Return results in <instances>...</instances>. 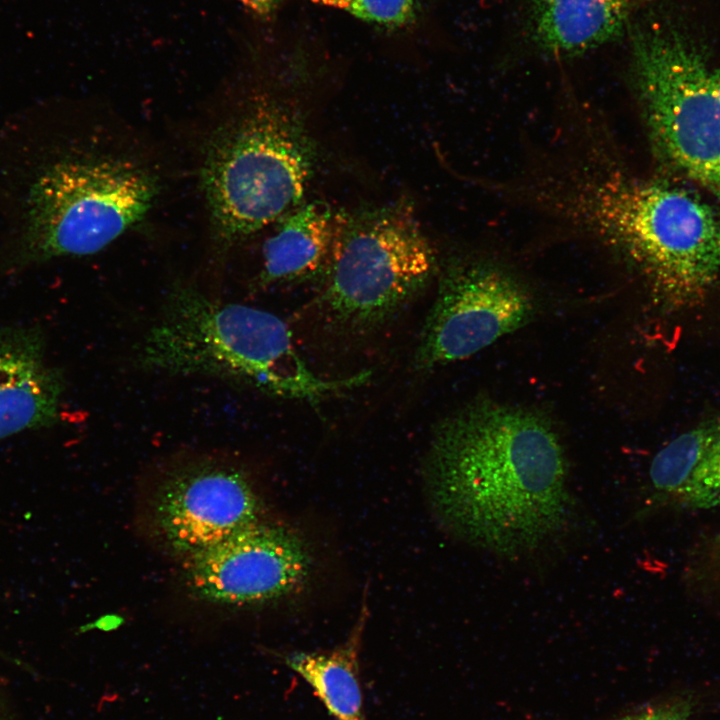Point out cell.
<instances>
[{"mask_svg":"<svg viewBox=\"0 0 720 720\" xmlns=\"http://www.w3.org/2000/svg\"><path fill=\"white\" fill-rule=\"evenodd\" d=\"M571 178L557 207L621 253L663 308L693 307L720 288V215L697 194L615 168Z\"/></svg>","mask_w":720,"mask_h":720,"instance_id":"2","label":"cell"},{"mask_svg":"<svg viewBox=\"0 0 720 720\" xmlns=\"http://www.w3.org/2000/svg\"><path fill=\"white\" fill-rule=\"evenodd\" d=\"M124 623V619L119 615H105L97 620H95L92 623H89L88 625H85L81 628L82 632H86L88 630L97 629L100 631H113L117 628H119Z\"/></svg>","mask_w":720,"mask_h":720,"instance_id":"20","label":"cell"},{"mask_svg":"<svg viewBox=\"0 0 720 720\" xmlns=\"http://www.w3.org/2000/svg\"><path fill=\"white\" fill-rule=\"evenodd\" d=\"M629 0H534L531 32L536 44L556 55H575L618 38Z\"/></svg>","mask_w":720,"mask_h":720,"instance_id":"13","label":"cell"},{"mask_svg":"<svg viewBox=\"0 0 720 720\" xmlns=\"http://www.w3.org/2000/svg\"><path fill=\"white\" fill-rule=\"evenodd\" d=\"M246 471L213 455L182 458L161 475L150 503L155 536L184 560L260 521Z\"/></svg>","mask_w":720,"mask_h":720,"instance_id":"8","label":"cell"},{"mask_svg":"<svg viewBox=\"0 0 720 720\" xmlns=\"http://www.w3.org/2000/svg\"><path fill=\"white\" fill-rule=\"evenodd\" d=\"M38 327L0 328V440L56 423L65 389Z\"/></svg>","mask_w":720,"mask_h":720,"instance_id":"11","label":"cell"},{"mask_svg":"<svg viewBox=\"0 0 720 720\" xmlns=\"http://www.w3.org/2000/svg\"><path fill=\"white\" fill-rule=\"evenodd\" d=\"M433 268V250L408 201L340 211L315 307L334 332L361 336L398 313Z\"/></svg>","mask_w":720,"mask_h":720,"instance_id":"6","label":"cell"},{"mask_svg":"<svg viewBox=\"0 0 720 720\" xmlns=\"http://www.w3.org/2000/svg\"><path fill=\"white\" fill-rule=\"evenodd\" d=\"M155 195L153 177L127 160L66 155L38 164L0 252V276L101 251L144 218Z\"/></svg>","mask_w":720,"mask_h":720,"instance_id":"4","label":"cell"},{"mask_svg":"<svg viewBox=\"0 0 720 720\" xmlns=\"http://www.w3.org/2000/svg\"><path fill=\"white\" fill-rule=\"evenodd\" d=\"M141 368L171 375L229 380L263 393L316 403L357 387L370 372L324 379L298 354L287 324L275 314L206 295L176 282L139 345Z\"/></svg>","mask_w":720,"mask_h":720,"instance_id":"3","label":"cell"},{"mask_svg":"<svg viewBox=\"0 0 720 720\" xmlns=\"http://www.w3.org/2000/svg\"><path fill=\"white\" fill-rule=\"evenodd\" d=\"M262 248L257 285L304 281L324 274L335 235L336 212L322 201L300 203L276 221Z\"/></svg>","mask_w":720,"mask_h":720,"instance_id":"12","label":"cell"},{"mask_svg":"<svg viewBox=\"0 0 720 720\" xmlns=\"http://www.w3.org/2000/svg\"><path fill=\"white\" fill-rule=\"evenodd\" d=\"M434 506L468 543L503 557L534 552L568 522V466L536 411L474 400L435 427L427 458Z\"/></svg>","mask_w":720,"mask_h":720,"instance_id":"1","label":"cell"},{"mask_svg":"<svg viewBox=\"0 0 720 720\" xmlns=\"http://www.w3.org/2000/svg\"><path fill=\"white\" fill-rule=\"evenodd\" d=\"M314 4L342 10L364 22L389 30L415 22L419 0H308Z\"/></svg>","mask_w":720,"mask_h":720,"instance_id":"16","label":"cell"},{"mask_svg":"<svg viewBox=\"0 0 720 720\" xmlns=\"http://www.w3.org/2000/svg\"><path fill=\"white\" fill-rule=\"evenodd\" d=\"M257 18L268 20L277 12L284 0H235Z\"/></svg>","mask_w":720,"mask_h":720,"instance_id":"19","label":"cell"},{"mask_svg":"<svg viewBox=\"0 0 720 720\" xmlns=\"http://www.w3.org/2000/svg\"><path fill=\"white\" fill-rule=\"evenodd\" d=\"M315 150L299 115L256 100L209 145L202 185L218 242L225 248L276 222L301 203Z\"/></svg>","mask_w":720,"mask_h":720,"instance_id":"5","label":"cell"},{"mask_svg":"<svg viewBox=\"0 0 720 720\" xmlns=\"http://www.w3.org/2000/svg\"><path fill=\"white\" fill-rule=\"evenodd\" d=\"M534 300L511 273L467 261L443 271L416 349L422 370L466 359L525 325Z\"/></svg>","mask_w":720,"mask_h":720,"instance_id":"9","label":"cell"},{"mask_svg":"<svg viewBox=\"0 0 720 720\" xmlns=\"http://www.w3.org/2000/svg\"><path fill=\"white\" fill-rule=\"evenodd\" d=\"M186 581L195 596L226 606H250L297 591L310 558L289 529L262 520L185 559Z\"/></svg>","mask_w":720,"mask_h":720,"instance_id":"10","label":"cell"},{"mask_svg":"<svg viewBox=\"0 0 720 720\" xmlns=\"http://www.w3.org/2000/svg\"><path fill=\"white\" fill-rule=\"evenodd\" d=\"M680 496L696 508H720V420Z\"/></svg>","mask_w":720,"mask_h":720,"instance_id":"17","label":"cell"},{"mask_svg":"<svg viewBox=\"0 0 720 720\" xmlns=\"http://www.w3.org/2000/svg\"><path fill=\"white\" fill-rule=\"evenodd\" d=\"M718 422L719 420L704 422L682 433L654 456L649 476L656 490L681 494L710 443Z\"/></svg>","mask_w":720,"mask_h":720,"instance_id":"15","label":"cell"},{"mask_svg":"<svg viewBox=\"0 0 720 720\" xmlns=\"http://www.w3.org/2000/svg\"><path fill=\"white\" fill-rule=\"evenodd\" d=\"M712 83L720 104V68L712 71Z\"/></svg>","mask_w":720,"mask_h":720,"instance_id":"21","label":"cell"},{"mask_svg":"<svg viewBox=\"0 0 720 720\" xmlns=\"http://www.w3.org/2000/svg\"><path fill=\"white\" fill-rule=\"evenodd\" d=\"M718 197L720 198V194L718 195Z\"/></svg>","mask_w":720,"mask_h":720,"instance_id":"22","label":"cell"},{"mask_svg":"<svg viewBox=\"0 0 720 720\" xmlns=\"http://www.w3.org/2000/svg\"><path fill=\"white\" fill-rule=\"evenodd\" d=\"M367 618L364 601L355 625L339 646L327 651L280 655L283 663L313 689L335 720H367L359 663Z\"/></svg>","mask_w":720,"mask_h":720,"instance_id":"14","label":"cell"},{"mask_svg":"<svg viewBox=\"0 0 720 720\" xmlns=\"http://www.w3.org/2000/svg\"><path fill=\"white\" fill-rule=\"evenodd\" d=\"M691 704L686 699H674L647 706L615 720H690Z\"/></svg>","mask_w":720,"mask_h":720,"instance_id":"18","label":"cell"},{"mask_svg":"<svg viewBox=\"0 0 720 720\" xmlns=\"http://www.w3.org/2000/svg\"><path fill=\"white\" fill-rule=\"evenodd\" d=\"M631 67L648 136L659 160L720 194V104L712 70L686 33L636 27Z\"/></svg>","mask_w":720,"mask_h":720,"instance_id":"7","label":"cell"}]
</instances>
